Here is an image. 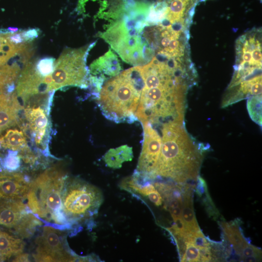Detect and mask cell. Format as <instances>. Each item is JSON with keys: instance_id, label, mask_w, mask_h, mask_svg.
<instances>
[{"instance_id": "obj_1", "label": "cell", "mask_w": 262, "mask_h": 262, "mask_svg": "<svg viewBox=\"0 0 262 262\" xmlns=\"http://www.w3.org/2000/svg\"><path fill=\"white\" fill-rule=\"evenodd\" d=\"M181 60L157 54L140 66L144 84L135 114L138 121L155 126L184 122L186 93L195 72Z\"/></svg>"}, {"instance_id": "obj_2", "label": "cell", "mask_w": 262, "mask_h": 262, "mask_svg": "<svg viewBox=\"0 0 262 262\" xmlns=\"http://www.w3.org/2000/svg\"><path fill=\"white\" fill-rule=\"evenodd\" d=\"M162 146L152 178L162 177L177 183L196 181L202 153L186 131L183 123L162 125Z\"/></svg>"}, {"instance_id": "obj_3", "label": "cell", "mask_w": 262, "mask_h": 262, "mask_svg": "<svg viewBox=\"0 0 262 262\" xmlns=\"http://www.w3.org/2000/svg\"><path fill=\"white\" fill-rule=\"evenodd\" d=\"M144 84L140 66L126 69L108 80L97 97L103 116L116 123L138 121L135 114Z\"/></svg>"}, {"instance_id": "obj_4", "label": "cell", "mask_w": 262, "mask_h": 262, "mask_svg": "<svg viewBox=\"0 0 262 262\" xmlns=\"http://www.w3.org/2000/svg\"><path fill=\"white\" fill-rule=\"evenodd\" d=\"M66 179L64 171L60 167H50L31 182L26 198L31 212L59 229L68 225L62 209V195Z\"/></svg>"}, {"instance_id": "obj_5", "label": "cell", "mask_w": 262, "mask_h": 262, "mask_svg": "<svg viewBox=\"0 0 262 262\" xmlns=\"http://www.w3.org/2000/svg\"><path fill=\"white\" fill-rule=\"evenodd\" d=\"M103 201L97 187L77 178L65 181L62 195V209L68 223L82 221L96 215Z\"/></svg>"}, {"instance_id": "obj_6", "label": "cell", "mask_w": 262, "mask_h": 262, "mask_svg": "<svg viewBox=\"0 0 262 262\" xmlns=\"http://www.w3.org/2000/svg\"><path fill=\"white\" fill-rule=\"evenodd\" d=\"M95 44L94 42L80 48H68L64 50L55 62L49 91L67 86L87 87L89 71L86 64V58Z\"/></svg>"}, {"instance_id": "obj_7", "label": "cell", "mask_w": 262, "mask_h": 262, "mask_svg": "<svg viewBox=\"0 0 262 262\" xmlns=\"http://www.w3.org/2000/svg\"><path fill=\"white\" fill-rule=\"evenodd\" d=\"M262 45L261 32L253 29L240 36L236 41V59L234 72L230 84L262 76V65L256 63L252 56L254 49Z\"/></svg>"}, {"instance_id": "obj_8", "label": "cell", "mask_w": 262, "mask_h": 262, "mask_svg": "<svg viewBox=\"0 0 262 262\" xmlns=\"http://www.w3.org/2000/svg\"><path fill=\"white\" fill-rule=\"evenodd\" d=\"M41 225V220L23 201L0 199V225L13 229L22 238L31 236Z\"/></svg>"}, {"instance_id": "obj_9", "label": "cell", "mask_w": 262, "mask_h": 262, "mask_svg": "<svg viewBox=\"0 0 262 262\" xmlns=\"http://www.w3.org/2000/svg\"><path fill=\"white\" fill-rule=\"evenodd\" d=\"M35 245V261L71 262L76 259L68 248L63 233L55 227L44 226Z\"/></svg>"}, {"instance_id": "obj_10", "label": "cell", "mask_w": 262, "mask_h": 262, "mask_svg": "<svg viewBox=\"0 0 262 262\" xmlns=\"http://www.w3.org/2000/svg\"><path fill=\"white\" fill-rule=\"evenodd\" d=\"M141 123L143 128V147L134 176L151 179L159 157L162 138L149 122L145 121Z\"/></svg>"}, {"instance_id": "obj_11", "label": "cell", "mask_w": 262, "mask_h": 262, "mask_svg": "<svg viewBox=\"0 0 262 262\" xmlns=\"http://www.w3.org/2000/svg\"><path fill=\"white\" fill-rule=\"evenodd\" d=\"M31 182L20 173L0 171V199L24 201Z\"/></svg>"}, {"instance_id": "obj_12", "label": "cell", "mask_w": 262, "mask_h": 262, "mask_svg": "<svg viewBox=\"0 0 262 262\" xmlns=\"http://www.w3.org/2000/svg\"><path fill=\"white\" fill-rule=\"evenodd\" d=\"M221 225L226 239L236 253L241 257V260L247 257H262V250L246 240L237 224L222 222Z\"/></svg>"}, {"instance_id": "obj_13", "label": "cell", "mask_w": 262, "mask_h": 262, "mask_svg": "<svg viewBox=\"0 0 262 262\" xmlns=\"http://www.w3.org/2000/svg\"><path fill=\"white\" fill-rule=\"evenodd\" d=\"M121 69L117 56L110 49L104 55L93 62L89 71L94 76L105 79V75L114 77L120 72Z\"/></svg>"}, {"instance_id": "obj_14", "label": "cell", "mask_w": 262, "mask_h": 262, "mask_svg": "<svg viewBox=\"0 0 262 262\" xmlns=\"http://www.w3.org/2000/svg\"><path fill=\"white\" fill-rule=\"evenodd\" d=\"M25 115L33 132L34 141L41 145L46 134L48 119L44 110L38 107L25 109Z\"/></svg>"}, {"instance_id": "obj_15", "label": "cell", "mask_w": 262, "mask_h": 262, "mask_svg": "<svg viewBox=\"0 0 262 262\" xmlns=\"http://www.w3.org/2000/svg\"><path fill=\"white\" fill-rule=\"evenodd\" d=\"M24 247L25 243L21 237L0 229V262L23 253Z\"/></svg>"}, {"instance_id": "obj_16", "label": "cell", "mask_w": 262, "mask_h": 262, "mask_svg": "<svg viewBox=\"0 0 262 262\" xmlns=\"http://www.w3.org/2000/svg\"><path fill=\"white\" fill-rule=\"evenodd\" d=\"M182 196L181 217L187 236L200 229L194 212L192 190L190 185L185 188Z\"/></svg>"}, {"instance_id": "obj_17", "label": "cell", "mask_w": 262, "mask_h": 262, "mask_svg": "<svg viewBox=\"0 0 262 262\" xmlns=\"http://www.w3.org/2000/svg\"><path fill=\"white\" fill-rule=\"evenodd\" d=\"M132 158V147L127 145H123L109 149L105 154L103 160L107 166L117 169L120 168L123 163L131 161Z\"/></svg>"}, {"instance_id": "obj_18", "label": "cell", "mask_w": 262, "mask_h": 262, "mask_svg": "<svg viewBox=\"0 0 262 262\" xmlns=\"http://www.w3.org/2000/svg\"><path fill=\"white\" fill-rule=\"evenodd\" d=\"M30 47H31L30 42L15 45L5 36L3 33H0V66L5 64Z\"/></svg>"}, {"instance_id": "obj_19", "label": "cell", "mask_w": 262, "mask_h": 262, "mask_svg": "<svg viewBox=\"0 0 262 262\" xmlns=\"http://www.w3.org/2000/svg\"><path fill=\"white\" fill-rule=\"evenodd\" d=\"M0 147L13 151H22L28 147L25 135L21 131L9 129L0 137Z\"/></svg>"}, {"instance_id": "obj_20", "label": "cell", "mask_w": 262, "mask_h": 262, "mask_svg": "<svg viewBox=\"0 0 262 262\" xmlns=\"http://www.w3.org/2000/svg\"><path fill=\"white\" fill-rule=\"evenodd\" d=\"M190 0H171L165 19L171 24L184 20L183 16Z\"/></svg>"}, {"instance_id": "obj_21", "label": "cell", "mask_w": 262, "mask_h": 262, "mask_svg": "<svg viewBox=\"0 0 262 262\" xmlns=\"http://www.w3.org/2000/svg\"><path fill=\"white\" fill-rule=\"evenodd\" d=\"M246 106L249 115L252 120L262 126V95L249 98Z\"/></svg>"}, {"instance_id": "obj_22", "label": "cell", "mask_w": 262, "mask_h": 262, "mask_svg": "<svg viewBox=\"0 0 262 262\" xmlns=\"http://www.w3.org/2000/svg\"><path fill=\"white\" fill-rule=\"evenodd\" d=\"M185 241L193 244L199 248V251L211 249L210 243L201 230L187 236L184 239V242Z\"/></svg>"}, {"instance_id": "obj_23", "label": "cell", "mask_w": 262, "mask_h": 262, "mask_svg": "<svg viewBox=\"0 0 262 262\" xmlns=\"http://www.w3.org/2000/svg\"><path fill=\"white\" fill-rule=\"evenodd\" d=\"M184 253L180 258L181 262H200V253L199 248L193 244L185 241Z\"/></svg>"}, {"instance_id": "obj_24", "label": "cell", "mask_w": 262, "mask_h": 262, "mask_svg": "<svg viewBox=\"0 0 262 262\" xmlns=\"http://www.w3.org/2000/svg\"><path fill=\"white\" fill-rule=\"evenodd\" d=\"M55 59L52 57H45L39 60L36 65L37 71L40 75L46 77L51 74L53 71Z\"/></svg>"}, {"instance_id": "obj_25", "label": "cell", "mask_w": 262, "mask_h": 262, "mask_svg": "<svg viewBox=\"0 0 262 262\" xmlns=\"http://www.w3.org/2000/svg\"><path fill=\"white\" fill-rule=\"evenodd\" d=\"M20 157L16 153H10L6 158L5 166L10 170H16L20 166Z\"/></svg>"}, {"instance_id": "obj_26", "label": "cell", "mask_w": 262, "mask_h": 262, "mask_svg": "<svg viewBox=\"0 0 262 262\" xmlns=\"http://www.w3.org/2000/svg\"><path fill=\"white\" fill-rule=\"evenodd\" d=\"M23 36L25 42H30L37 37L38 34L37 30L32 29L22 32Z\"/></svg>"}, {"instance_id": "obj_27", "label": "cell", "mask_w": 262, "mask_h": 262, "mask_svg": "<svg viewBox=\"0 0 262 262\" xmlns=\"http://www.w3.org/2000/svg\"><path fill=\"white\" fill-rule=\"evenodd\" d=\"M13 260L14 262H29V255L23 252L16 256Z\"/></svg>"}]
</instances>
